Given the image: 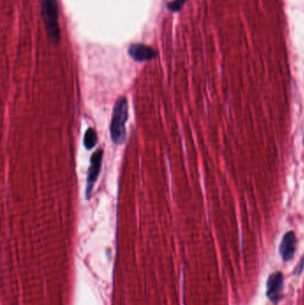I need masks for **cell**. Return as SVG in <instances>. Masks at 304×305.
I'll list each match as a JSON object with an SVG mask.
<instances>
[{
	"instance_id": "8992f818",
	"label": "cell",
	"mask_w": 304,
	"mask_h": 305,
	"mask_svg": "<svg viewBox=\"0 0 304 305\" xmlns=\"http://www.w3.org/2000/svg\"><path fill=\"white\" fill-rule=\"evenodd\" d=\"M128 55L137 62L150 61L157 56V52L143 44H132L128 48Z\"/></svg>"
},
{
	"instance_id": "9c48e42d",
	"label": "cell",
	"mask_w": 304,
	"mask_h": 305,
	"mask_svg": "<svg viewBox=\"0 0 304 305\" xmlns=\"http://www.w3.org/2000/svg\"><path fill=\"white\" fill-rule=\"evenodd\" d=\"M304 259H302L301 260V262H300L299 264H298V266L297 268H295V273H297V274H300V273L302 272L303 271H304Z\"/></svg>"
},
{
	"instance_id": "5b68a950",
	"label": "cell",
	"mask_w": 304,
	"mask_h": 305,
	"mask_svg": "<svg viewBox=\"0 0 304 305\" xmlns=\"http://www.w3.org/2000/svg\"><path fill=\"white\" fill-rule=\"evenodd\" d=\"M296 244L297 240L295 232L294 231L286 232L283 237L279 245V253L281 257L285 262L290 261L294 257L296 250Z\"/></svg>"
},
{
	"instance_id": "6da1fadb",
	"label": "cell",
	"mask_w": 304,
	"mask_h": 305,
	"mask_svg": "<svg viewBox=\"0 0 304 305\" xmlns=\"http://www.w3.org/2000/svg\"><path fill=\"white\" fill-rule=\"evenodd\" d=\"M128 99L121 97L114 104L110 125V135L115 145H122L126 139V122L128 121Z\"/></svg>"
},
{
	"instance_id": "ba28073f",
	"label": "cell",
	"mask_w": 304,
	"mask_h": 305,
	"mask_svg": "<svg viewBox=\"0 0 304 305\" xmlns=\"http://www.w3.org/2000/svg\"><path fill=\"white\" fill-rule=\"evenodd\" d=\"M187 0H174L168 4V8L172 12H179Z\"/></svg>"
},
{
	"instance_id": "30bf717a",
	"label": "cell",
	"mask_w": 304,
	"mask_h": 305,
	"mask_svg": "<svg viewBox=\"0 0 304 305\" xmlns=\"http://www.w3.org/2000/svg\"><path fill=\"white\" fill-rule=\"evenodd\" d=\"M303 142H304V140H303Z\"/></svg>"
},
{
	"instance_id": "277c9868",
	"label": "cell",
	"mask_w": 304,
	"mask_h": 305,
	"mask_svg": "<svg viewBox=\"0 0 304 305\" xmlns=\"http://www.w3.org/2000/svg\"><path fill=\"white\" fill-rule=\"evenodd\" d=\"M283 275L281 272L271 274L267 282V296L273 303H277L282 298Z\"/></svg>"
},
{
	"instance_id": "3957f363",
	"label": "cell",
	"mask_w": 304,
	"mask_h": 305,
	"mask_svg": "<svg viewBox=\"0 0 304 305\" xmlns=\"http://www.w3.org/2000/svg\"><path fill=\"white\" fill-rule=\"evenodd\" d=\"M103 157H104V150L102 148L95 151L91 156V165H90V168L88 170V176H87L85 193L87 200L91 199L95 184L96 183V180L99 177L102 163H103Z\"/></svg>"
},
{
	"instance_id": "52a82bcc",
	"label": "cell",
	"mask_w": 304,
	"mask_h": 305,
	"mask_svg": "<svg viewBox=\"0 0 304 305\" xmlns=\"http://www.w3.org/2000/svg\"><path fill=\"white\" fill-rule=\"evenodd\" d=\"M97 134L93 129H88L84 135V139H83V144L85 146L87 150H91L95 147V145L97 144Z\"/></svg>"
},
{
	"instance_id": "7a4b0ae2",
	"label": "cell",
	"mask_w": 304,
	"mask_h": 305,
	"mask_svg": "<svg viewBox=\"0 0 304 305\" xmlns=\"http://www.w3.org/2000/svg\"><path fill=\"white\" fill-rule=\"evenodd\" d=\"M42 16L50 41L57 45L61 33L58 24V5L57 0H42Z\"/></svg>"
}]
</instances>
